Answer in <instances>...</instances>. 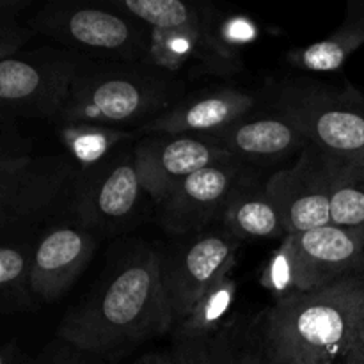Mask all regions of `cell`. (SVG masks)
Wrapping results in <instances>:
<instances>
[{"label":"cell","instance_id":"obj_1","mask_svg":"<svg viewBox=\"0 0 364 364\" xmlns=\"http://www.w3.org/2000/svg\"><path fill=\"white\" fill-rule=\"evenodd\" d=\"M173 327L160 251L134 240L109 259L91 291L66 313L57 338L95 359L116 361Z\"/></svg>","mask_w":364,"mask_h":364},{"label":"cell","instance_id":"obj_2","mask_svg":"<svg viewBox=\"0 0 364 364\" xmlns=\"http://www.w3.org/2000/svg\"><path fill=\"white\" fill-rule=\"evenodd\" d=\"M247 338L291 364H364V283L279 297Z\"/></svg>","mask_w":364,"mask_h":364},{"label":"cell","instance_id":"obj_3","mask_svg":"<svg viewBox=\"0 0 364 364\" xmlns=\"http://www.w3.org/2000/svg\"><path fill=\"white\" fill-rule=\"evenodd\" d=\"M185 96V82L171 71L141 60L84 59L71 82L59 119L114 130H141Z\"/></svg>","mask_w":364,"mask_h":364},{"label":"cell","instance_id":"obj_4","mask_svg":"<svg viewBox=\"0 0 364 364\" xmlns=\"http://www.w3.org/2000/svg\"><path fill=\"white\" fill-rule=\"evenodd\" d=\"M114 6L149 31L146 63L176 75L183 68L196 73H233L238 52L217 27L215 14L205 4L181 0H112Z\"/></svg>","mask_w":364,"mask_h":364},{"label":"cell","instance_id":"obj_5","mask_svg":"<svg viewBox=\"0 0 364 364\" xmlns=\"http://www.w3.org/2000/svg\"><path fill=\"white\" fill-rule=\"evenodd\" d=\"M272 109L294 121L309 148L334 166L364 167V96L354 87L284 82L274 92Z\"/></svg>","mask_w":364,"mask_h":364},{"label":"cell","instance_id":"obj_6","mask_svg":"<svg viewBox=\"0 0 364 364\" xmlns=\"http://www.w3.org/2000/svg\"><path fill=\"white\" fill-rule=\"evenodd\" d=\"M28 28L84 59L141 63L148 55V27L117 9L112 0L50 2L31 18Z\"/></svg>","mask_w":364,"mask_h":364},{"label":"cell","instance_id":"obj_7","mask_svg":"<svg viewBox=\"0 0 364 364\" xmlns=\"http://www.w3.org/2000/svg\"><path fill=\"white\" fill-rule=\"evenodd\" d=\"M276 276L283 295L326 290L341 283H364V230L329 226L288 235Z\"/></svg>","mask_w":364,"mask_h":364},{"label":"cell","instance_id":"obj_8","mask_svg":"<svg viewBox=\"0 0 364 364\" xmlns=\"http://www.w3.org/2000/svg\"><path fill=\"white\" fill-rule=\"evenodd\" d=\"M238 245L240 240L223 228L188 235L187 240L160 251V276L174 327L187 322L206 295L230 276Z\"/></svg>","mask_w":364,"mask_h":364},{"label":"cell","instance_id":"obj_9","mask_svg":"<svg viewBox=\"0 0 364 364\" xmlns=\"http://www.w3.org/2000/svg\"><path fill=\"white\" fill-rule=\"evenodd\" d=\"M82 60L60 46L0 60V117H59Z\"/></svg>","mask_w":364,"mask_h":364},{"label":"cell","instance_id":"obj_10","mask_svg":"<svg viewBox=\"0 0 364 364\" xmlns=\"http://www.w3.org/2000/svg\"><path fill=\"white\" fill-rule=\"evenodd\" d=\"M144 187L135 166L134 148L78 167L71 196L80 226L92 233H119L137 217Z\"/></svg>","mask_w":364,"mask_h":364},{"label":"cell","instance_id":"obj_11","mask_svg":"<svg viewBox=\"0 0 364 364\" xmlns=\"http://www.w3.org/2000/svg\"><path fill=\"white\" fill-rule=\"evenodd\" d=\"M77 167L68 156H41L0 173V240L16 238L71 196Z\"/></svg>","mask_w":364,"mask_h":364},{"label":"cell","instance_id":"obj_12","mask_svg":"<svg viewBox=\"0 0 364 364\" xmlns=\"http://www.w3.org/2000/svg\"><path fill=\"white\" fill-rule=\"evenodd\" d=\"M247 167L240 162L215 164L174 185L156 205L164 230L188 237L220 223L233 196L249 181Z\"/></svg>","mask_w":364,"mask_h":364},{"label":"cell","instance_id":"obj_13","mask_svg":"<svg viewBox=\"0 0 364 364\" xmlns=\"http://www.w3.org/2000/svg\"><path fill=\"white\" fill-rule=\"evenodd\" d=\"M265 187L283 217L288 235L331 224L333 162L309 146L294 166L270 176Z\"/></svg>","mask_w":364,"mask_h":364},{"label":"cell","instance_id":"obj_14","mask_svg":"<svg viewBox=\"0 0 364 364\" xmlns=\"http://www.w3.org/2000/svg\"><path fill=\"white\" fill-rule=\"evenodd\" d=\"M134 156L144 192L156 205L191 174L215 164L237 162L198 135H146L134 144Z\"/></svg>","mask_w":364,"mask_h":364},{"label":"cell","instance_id":"obj_15","mask_svg":"<svg viewBox=\"0 0 364 364\" xmlns=\"http://www.w3.org/2000/svg\"><path fill=\"white\" fill-rule=\"evenodd\" d=\"M96 237L84 226H57L36 242L28 288L34 301H59L87 269Z\"/></svg>","mask_w":364,"mask_h":364},{"label":"cell","instance_id":"obj_16","mask_svg":"<svg viewBox=\"0 0 364 364\" xmlns=\"http://www.w3.org/2000/svg\"><path fill=\"white\" fill-rule=\"evenodd\" d=\"M198 137L219 146L244 166H270L301 155L308 146L304 134L284 114H251L233 127Z\"/></svg>","mask_w":364,"mask_h":364},{"label":"cell","instance_id":"obj_17","mask_svg":"<svg viewBox=\"0 0 364 364\" xmlns=\"http://www.w3.org/2000/svg\"><path fill=\"white\" fill-rule=\"evenodd\" d=\"M258 96L237 87H215L185 95L173 109L142 127L144 135H203L233 127L251 116Z\"/></svg>","mask_w":364,"mask_h":364},{"label":"cell","instance_id":"obj_18","mask_svg":"<svg viewBox=\"0 0 364 364\" xmlns=\"http://www.w3.org/2000/svg\"><path fill=\"white\" fill-rule=\"evenodd\" d=\"M224 230L238 240H270L287 238L283 217L265 185L258 187L251 180L233 196L223 215Z\"/></svg>","mask_w":364,"mask_h":364},{"label":"cell","instance_id":"obj_19","mask_svg":"<svg viewBox=\"0 0 364 364\" xmlns=\"http://www.w3.org/2000/svg\"><path fill=\"white\" fill-rule=\"evenodd\" d=\"M245 334L233 322L212 329L178 327L171 354L176 364H247Z\"/></svg>","mask_w":364,"mask_h":364},{"label":"cell","instance_id":"obj_20","mask_svg":"<svg viewBox=\"0 0 364 364\" xmlns=\"http://www.w3.org/2000/svg\"><path fill=\"white\" fill-rule=\"evenodd\" d=\"M364 45V0H350L345 20L329 38L290 53L297 68L308 71H336Z\"/></svg>","mask_w":364,"mask_h":364},{"label":"cell","instance_id":"obj_21","mask_svg":"<svg viewBox=\"0 0 364 364\" xmlns=\"http://www.w3.org/2000/svg\"><path fill=\"white\" fill-rule=\"evenodd\" d=\"M36 242L31 238L0 244V315L20 311L32 304L28 272Z\"/></svg>","mask_w":364,"mask_h":364},{"label":"cell","instance_id":"obj_22","mask_svg":"<svg viewBox=\"0 0 364 364\" xmlns=\"http://www.w3.org/2000/svg\"><path fill=\"white\" fill-rule=\"evenodd\" d=\"M331 224L364 230V167H340L333 164Z\"/></svg>","mask_w":364,"mask_h":364},{"label":"cell","instance_id":"obj_23","mask_svg":"<svg viewBox=\"0 0 364 364\" xmlns=\"http://www.w3.org/2000/svg\"><path fill=\"white\" fill-rule=\"evenodd\" d=\"M64 141L80 167L92 166L112 153V148L132 135L124 130H114L95 124H64Z\"/></svg>","mask_w":364,"mask_h":364},{"label":"cell","instance_id":"obj_24","mask_svg":"<svg viewBox=\"0 0 364 364\" xmlns=\"http://www.w3.org/2000/svg\"><path fill=\"white\" fill-rule=\"evenodd\" d=\"M25 6L18 0H0V60L16 53V50L32 36L31 28L16 23V13Z\"/></svg>","mask_w":364,"mask_h":364},{"label":"cell","instance_id":"obj_25","mask_svg":"<svg viewBox=\"0 0 364 364\" xmlns=\"http://www.w3.org/2000/svg\"><path fill=\"white\" fill-rule=\"evenodd\" d=\"M95 361V358L77 350L75 347L68 345L66 341L57 338L38 358L32 359L27 364H92Z\"/></svg>","mask_w":364,"mask_h":364},{"label":"cell","instance_id":"obj_26","mask_svg":"<svg viewBox=\"0 0 364 364\" xmlns=\"http://www.w3.org/2000/svg\"><path fill=\"white\" fill-rule=\"evenodd\" d=\"M34 159L31 155V144L16 135L0 134V173L14 169L28 160Z\"/></svg>","mask_w":364,"mask_h":364},{"label":"cell","instance_id":"obj_27","mask_svg":"<svg viewBox=\"0 0 364 364\" xmlns=\"http://www.w3.org/2000/svg\"><path fill=\"white\" fill-rule=\"evenodd\" d=\"M245 340H247V343H245V358H247V364H291L288 361H283V359L274 358V355L267 354V352L259 350L256 345H252L251 341H249L247 334H245Z\"/></svg>","mask_w":364,"mask_h":364},{"label":"cell","instance_id":"obj_28","mask_svg":"<svg viewBox=\"0 0 364 364\" xmlns=\"http://www.w3.org/2000/svg\"><path fill=\"white\" fill-rule=\"evenodd\" d=\"M135 364H176L174 363L173 354L171 350H156L144 354L142 358H139Z\"/></svg>","mask_w":364,"mask_h":364},{"label":"cell","instance_id":"obj_29","mask_svg":"<svg viewBox=\"0 0 364 364\" xmlns=\"http://www.w3.org/2000/svg\"><path fill=\"white\" fill-rule=\"evenodd\" d=\"M92 364H117L116 361H102V359H96Z\"/></svg>","mask_w":364,"mask_h":364}]
</instances>
